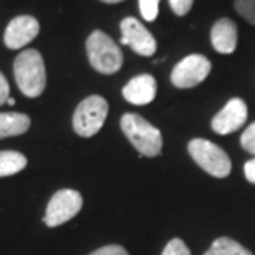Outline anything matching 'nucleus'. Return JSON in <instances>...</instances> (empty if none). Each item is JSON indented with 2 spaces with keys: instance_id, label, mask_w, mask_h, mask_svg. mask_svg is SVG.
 I'll return each instance as SVG.
<instances>
[{
  "instance_id": "1",
  "label": "nucleus",
  "mask_w": 255,
  "mask_h": 255,
  "mask_svg": "<svg viewBox=\"0 0 255 255\" xmlns=\"http://www.w3.org/2000/svg\"><path fill=\"white\" fill-rule=\"evenodd\" d=\"M13 75L20 91L28 98H37L47 86L45 62L37 50H23L13 62Z\"/></svg>"
},
{
  "instance_id": "2",
  "label": "nucleus",
  "mask_w": 255,
  "mask_h": 255,
  "mask_svg": "<svg viewBox=\"0 0 255 255\" xmlns=\"http://www.w3.org/2000/svg\"><path fill=\"white\" fill-rule=\"evenodd\" d=\"M121 129L139 154L154 157L162 149V134L156 126L146 121L142 116L126 113L121 118Z\"/></svg>"
},
{
  "instance_id": "3",
  "label": "nucleus",
  "mask_w": 255,
  "mask_h": 255,
  "mask_svg": "<svg viewBox=\"0 0 255 255\" xmlns=\"http://www.w3.org/2000/svg\"><path fill=\"white\" fill-rule=\"evenodd\" d=\"M90 65L103 75H113L123 66V52L115 40L101 30H95L86 40Z\"/></svg>"
},
{
  "instance_id": "4",
  "label": "nucleus",
  "mask_w": 255,
  "mask_h": 255,
  "mask_svg": "<svg viewBox=\"0 0 255 255\" xmlns=\"http://www.w3.org/2000/svg\"><path fill=\"white\" fill-rule=\"evenodd\" d=\"M187 151H189L192 159L196 161V164L202 167L207 174L219 177V179L231 174L232 161L221 146L197 137V139H192L187 144Z\"/></svg>"
},
{
  "instance_id": "5",
  "label": "nucleus",
  "mask_w": 255,
  "mask_h": 255,
  "mask_svg": "<svg viewBox=\"0 0 255 255\" xmlns=\"http://www.w3.org/2000/svg\"><path fill=\"white\" fill-rule=\"evenodd\" d=\"M108 116V101L100 95H91L76 106L73 129L81 137H91L103 128Z\"/></svg>"
},
{
  "instance_id": "6",
  "label": "nucleus",
  "mask_w": 255,
  "mask_h": 255,
  "mask_svg": "<svg viewBox=\"0 0 255 255\" xmlns=\"http://www.w3.org/2000/svg\"><path fill=\"white\" fill-rule=\"evenodd\" d=\"M83 207V197L75 189H62L53 194L50 199L47 212L43 216V222L48 227H58L62 224L71 221Z\"/></svg>"
},
{
  "instance_id": "7",
  "label": "nucleus",
  "mask_w": 255,
  "mask_h": 255,
  "mask_svg": "<svg viewBox=\"0 0 255 255\" xmlns=\"http://www.w3.org/2000/svg\"><path fill=\"white\" fill-rule=\"evenodd\" d=\"M212 65L204 55H189L182 58L171 71V83L176 88H194L201 85L211 73Z\"/></svg>"
},
{
  "instance_id": "8",
  "label": "nucleus",
  "mask_w": 255,
  "mask_h": 255,
  "mask_svg": "<svg viewBox=\"0 0 255 255\" xmlns=\"http://www.w3.org/2000/svg\"><path fill=\"white\" fill-rule=\"evenodd\" d=\"M121 43L128 45L132 52L141 57H151L156 53L157 43L152 33L134 17H126L120 25Z\"/></svg>"
},
{
  "instance_id": "9",
  "label": "nucleus",
  "mask_w": 255,
  "mask_h": 255,
  "mask_svg": "<svg viewBox=\"0 0 255 255\" xmlns=\"http://www.w3.org/2000/svg\"><path fill=\"white\" fill-rule=\"evenodd\" d=\"M40 33L38 20L32 15H18L7 25L3 33V42L10 50H20L33 42Z\"/></svg>"
},
{
  "instance_id": "10",
  "label": "nucleus",
  "mask_w": 255,
  "mask_h": 255,
  "mask_svg": "<svg viewBox=\"0 0 255 255\" xmlns=\"http://www.w3.org/2000/svg\"><path fill=\"white\" fill-rule=\"evenodd\" d=\"M247 121V105L241 98H232L219 113L212 118V129L217 134H231L241 129Z\"/></svg>"
},
{
  "instance_id": "11",
  "label": "nucleus",
  "mask_w": 255,
  "mask_h": 255,
  "mask_svg": "<svg viewBox=\"0 0 255 255\" xmlns=\"http://www.w3.org/2000/svg\"><path fill=\"white\" fill-rule=\"evenodd\" d=\"M157 83L152 75L142 73L131 78L123 88V96L128 103L136 106L149 105L156 98Z\"/></svg>"
},
{
  "instance_id": "12",
  "label": "nucleus",
  "mask_w": 255,
  "mask_h": 255,
  "mask_svg": "<svg viewBox=\"0 0 255 255\" xmlns=\"http://www.w3.org/2000/svg\"><path fill=\"white\" fill-rule=\"evenodd\" d=\"M239 32L237 25L231 18H219L212 25L211 30V43L216 52L222 55H231L237 48Z\"/></svg>"
},
{
  "instance_id": "13",
  "label": "nucleus",
  "mask_w": 255,
  "mask_h": 255,
  "mask_svg": "<svg viewBox=\"0 0 255 255\" xmlns=\"http://www.w3.org/2000/svg\"><path fill=\"white\" fill-rule=\"evenodd\" d=\"M30 128V118L22 113H0V139L20 136Z\"/></svg>"
},
{
  "instance_id": "14",
  "label": "nucleus",
  "mask_w": 255,
  "mask_h": 255,
  "mask_svg": "<svg viewBox=\"0 0 255 255\" xmlns=\"http://www.w3.org/2000/svg\"><path fill=\"white\" fill-rule=\"evenodd\" d=\"M27 157L17 151H2L0 152V177L13 176L25 169Z\"/></svg>"
},
{
  "instance_id": "15",
  "label": "nucleus",
  "mask_w": 255,
  "mask_h": 255,
  "mask_svg": "<svg viewBox=\"0 0 255 255\" xmlns=\"http://www.w3.org/2000/svg\"><path fill=\"white\" fill-rule=\"evenodd\" d=\"M204 255H252L246 247L229 237H219L212 242L209 251Z\"/></svg>"
},
{
  "instance_id": "16",
  "label": "nucleus",
  "mask_w": 255,
  "mask_h": 255,
  "mask_svg": "<svg viewBox=\"0 0 255 255\" xmlns=\"http://www.w3.org/2000/svg\"><path fill=\"white\" fill-rule=\"evenodd\" d=\"M234 7L249 23L255 25V0H234Z\"/></svg>"
},
{
  "instance_id": "17",
  "label": "nucleus",
  "mask_w": 255,
  "mask_h": 255,
  "mask_svg": "<svg viewBox=\"0 0 255 255\" xmlns=\"http://www.w3.org/2000/svg\"><path fill=\"white\" fill-rule=\"evenodd\" d=\"M161 0H139V12L146 22H154L159 13Z\"/></svg>"
},
{
  "instance_id": "18",
  "label": "nucleus",
  "mask_w": 255,
  "mask_h": 255,
  "mask_svg": "<svg viewBox=\"0 0 255 255\" xmlns=\"http://www.w3.org/2000/svg\"><path fill=\"white\" fill-rule=\"evenodd\" d=\"M162 255H191V251L182 239H172V241L167 242Z\"/></svg>"
},
{
  "instance_id": "19",
  "label": "nucleus",
  "mask_w": 255,
  "mask_h": 255,
  "mask_svg": "<svg viewBox=\"0 0 255 255\" xmlns=\"http://www.w3.org/2000/svg\"><path fill=\"white\" fill-rule=\"evenodd\" d=\"M241 144L247 152L255 156V121L247 128L246 131L242 132L241 136Z\"/></svg>"
},
{
  "instance_id": "20",
  "label": "nucleus",
  "mask_w": 255,
  "mask_h": 255,
  "mask_svg": "<svg viewBox=\"0 0 255 255\" xmlns=\"http://www.w3.org/2000/svg\"><path fill=\"white\" fill-rule=\"evenodd\" d=\"M169 5H171L172 12L176 15H179V17H182V15L191 12L194 0H169Z\"/></svg>"
},
{
  "instance_id": "21",
  "label": "nucleus",
  "mask_w": 255,
  "mask_h": 255,
  "mask_svg": "<svg viewBox=\"0 0 255 255\" xmlns=\"http://www.w3.org/2000/svg\"><path fill=\"white\" fill-rule=\"evenodd\" d=\"M90 255H129V254L121 246H106V247L98 249V251L91 252Z\"/></svg>"
},
{
  "instance_id": "22",
  "label": "nucleus",
  "mask_w": 255,
  "mask_h": 255,
  "mask_svg": "<svg viewBox=\"0 0 255 255\" xmlns=\"http://www.w3.org/2000/svg\"><path fill=\"white\" fill-rule=\"evenodd\" d=\"M10 98V86H8V81L7 78L0 73V106L3 103H7V100Z\"/></svg>"
},
{
  "instance_id": "23",
  "label": "nucleus",
  "mask_w": 255,
  "mask_h": 255,
  "mask_svg": "<svg viewBox=\"0 0 255 255\" xmlns=\"http://www.w3.org/2000/svg\"><path fill=\"white\" fill-rule=\"evenodd\" d=\"M244 172H246V177L249 182L255 184V157L254 159H249L244 166Z\"/></svg>"
},
{
  "instance_id": "24",
  "label": "nucleus",
  "mask_w": 255,
  "mask_h": 255,
  "mask_svg": "<svg viewBox=\"0 0 255 255\" xmlns=\"http://www.w3.org/2000/svg\"><path fill=\"white\" fill-rule=\"evenodd\" d=\"M103 3H120V2H123V0H101Z\"/></svg>"
},
{
  "instance_id": "25",
  "label": "nucleus",
  "mask_w": 255,
  "mask_h": 255,
  "mask_svg": "<svg viewBox=\"0 0 255 255\" xmlns=\"http://www.w3.org/2000/svg\"><path fill=\"white\" fill-rule=\"evenodd\" d=\"M7 103H8L10 106H13V105H15V98H8V100H7Z\"/></svg>"
}]
</instances>
